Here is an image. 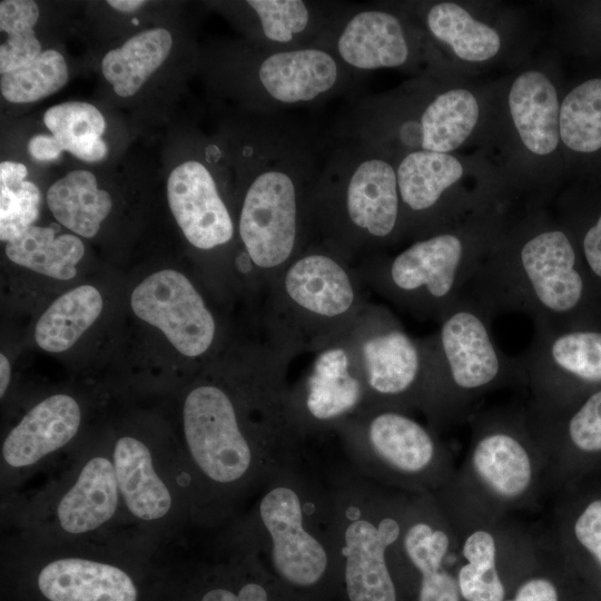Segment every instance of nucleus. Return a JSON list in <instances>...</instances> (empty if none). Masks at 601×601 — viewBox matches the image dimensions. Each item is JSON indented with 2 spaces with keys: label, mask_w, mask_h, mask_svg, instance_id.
Masks as SVG:
<instances>
[{
  "label": "nucleus",
  "mask_w": 601,
  "mask_h": 601,
  "mask_svg": "<svg viewBox=\"0 0 601 601\" xmlns=\"http://www.w3.org/2000/svg\"><path fill=\"white\" fill-rule=\"evenodd\" d=\"M520 359L530 392L528 405L538 411L564 408L601 387V324L534 327Z\"/></svg>",
  "instance_id": "21"
},
{
  "label": "nucleus",
  "mask_w": 601,
  "mask_h": 601,
  "mask_svg": "<svg viewBox=\"0 0 601 601\" xmlns=\"http://www.w3.org/2000/svg\"><path fill=\"white\" fill-rule=\"evenodd\" d=\"M81 422V407L68 394H53L33 405L2 441V487L31 474L71 443Z\"/></svg>",
  "instance_id": "26"
},
{
  "label": "nucleus",
  "mask_w": 601,
  "mask_h": 601,
  "mask_svg": "<svg viewBox=\"0 0 601 601\" xmlns=\"http://www.w3.org/2000/svg\"><path fill=\"white\" fill-rule=\"evenodd\" d=\"M8 258L38 274L68 280L76 276L77 264L85 254L80 238L71 234L56 236L51 227L31 226L6 244Z\"/></svg>",
  "instance_id": "35"
},
{
  "label": "nucleus",
  "mask_w": 601,
  "mask_h": 601,
  "mask_svg": "<svg viewBox=\"0 0 601 601\" xmlns=\"http://www.w3.org/2000/svg\"><path fill=\"white\" fill-rule=\"evenodd\" d=\"M102 309V297L90 285L78 286L58 297L36 324L39 347L50 353L69 349L95 323Z\"/></svg>",
  "instance_id": "36"
},
{
  "label": "nucleus",
  "mask_w": 601,
  "mask_h": 601,
  "mask_svg": "<svg viewBox=\"0 0 601 601\" xmlns=\"http://www.w3.org/2000/svg\"><path fill=\"white\" fill-rule=\"evenodd\" d=\"M526 411L549 454L551 497L601 474V387L561 410Z\"/></svg>",
  "instance_id": "24"
},
{
  "label": "nucleus",
  "mask_w": 601,
  "mask_h": 601,
  "mask_svg": "<svg viewBox=\"0 0 601 601\" xmlns=\"http://www.w3.org/2000/svg\"><path fill=\"white\" fill-rule=\"evenodd\" d=\"M292 359L266 339L237 383L205 382L186 394L181 455L196 523L233 521L274 471L304 450L290 411Z\"/></svg>",
  "instance_id": "1"
},
{
  "label": "nucleus",
  "mask_w": 601,
  "mask_h": 601,
  "mask_svg": "<svg viewBox=\"0 0 601 601\" xmlns=\"http://www.w3.org/2000/svg\"><path fill=\"white\" fill-rule=\"evenodd\" d=\"M325 477L348 601H398L391 551L403 533L412 494L367 480L346 462L332 466Z\"/></svg>",
  "instance_id": "12"
},
{
  "label": "nucleus",
  "mask_w": 601,
  "mask_h": 601,
  "mask_svg": "<svg viewBox=\"0 0 601 601\" xmlns=\"http://www.w3.org/2000/svg\"><path fill=\"white\" fill-rule=\"evenodd\" d=\"M130 305L137 317L159 328L187 357L207 353L217 335V323L200 293L181 273L156 272L132 292Z\"/></svg>",
  "instance_id": "25"
},
{
  "label": "nucleus",
  "mask_w": 601,
  "mask_h": 601,
  "mask_svg": "<svg viewBox=\"0 0 601 601\" xmlns=\"http://www.w3.org/2000/svg\"><path fill=\"white\" fill-rule=\"evenodd\" d=\"M242 148V272L267 287L311 244L309 204L327 146L286 112L258 114Z\"/></svg>",
  "instance_id": "2"
},
{
  "label": "nucleus",
  "mask_w": 601,
  "mask_h": 601,
  "mask_svg": "<svg viewBox=\"0 0 601 601\" xmlns=\"http://www.w3.org/2000/svg\"><path fill=\"white\" fill-rule=\"evenodd\" d=\"M464 294L492 321L523 314L539 328L601 324L573 236L551 207L515 211Z\"/></svg>",
  "instance_id": "3"
},
{
  "label": "nucleus",
  "mask_w": 601,
  "mask_h": 601,
  "mask_svg": "<svg viewBox=\"0 0 601 601\" xmlns=\"http://www.w3.org/2000/svg\"><path fill=\"white\" fill-rule=\"evenodd\" d=\"M111 459L126 521L145 533H162L193 520L191 481L180 454L165 460L138 436H119Z\"/></svg>",
  "instance_id": "20"
},
{
  "label": "nucleus",
  "mask_w": 601,
  "mask_h": 601,
  "mask_svg": "<svg viewBox=\"0 0 601 601\" xmlns=\"http://www.w3.org/2000/svg\"><path fill=\"white\" fill-rule=\"evenodd\" d=\"M317 48L358 73L395 69L412 77L466 78L447 63L395 1L346 3Z\"/></svg>",
  "instance_id": "18"
},
{
  "label": "nucleus",
  "mask_w": 601,
  "mask_h": 601,
  "mask_svg": "<svg viewBox=\"0 0 601 601\" xmlns=\"http://www.w3.org/2000/svg\"><path fill=\"white\" fill-rule=\"evenodd\" d=\"M345 462L377 484L410 494H435L452 477L456 464L440 433L413 413L363 407L333 432Z\"/></svg>",
  "instance_id": "14"
},
{
  "label": "nucleus",
  "mask_w": 601,
  "mask_h": 601,
  "mask_svg": "<svg viewBox=\"0 0 601 601\" xmlns=\"http://www.w3.org/2000/svg\"><path fill=\"white\" fill-rule=\"evenodd\" d=\"M173 38L168 30L154 28L129 38L101 61L104 77L120 97L135 95L168 57Z\"/></svg>",
  "instance_id": "34"
},
{
  "label": "nucleus",
  "mask_w": 601,
  "mask_h": 601,
  "mask_svg": "<svg viewBox=\"0 0 601 601\" xmlns=\"http://www.w3.org/2000/svg\"><path fill=\"white\" fill-rule=\"evenodd\" d=\"M28 151L35 159L47 161L57 159L62 149L53 136L36 135L29 140Z\"/></svg>",
  "instance_id": "43"
},
{
  "label": "nucleus",
  "mask_w": 601,
  "mask_h": 601,
  "mask_svg": "<svg viewBox=\"0 0 601 601\" xmlns=\"http://www.w3.org/2000/svg\"><path fill=\"white\" fill-rule=\"evenodd\" d=\"M493 80L411 77L356 101L333 139L357 141L393 160L412 151H475L483 135Z\"/></svg>",
  "instance_id": "5"
},
{
  "label": "nucleus",
  "mask_w": 601,
  "mask_h": 601,
  "mask_svg": "<svg viewBox=\"0 0 601 601\" xmlns=\"http://www.w3.org/2000/svg\"><path fill=\"white\" fill-rule=\"evenodd\" d=\"M516 210L505 204L479 209L455 226L411 242L401 252L355 265L362 283L420 319L440 318L460 299Z\"/></svg>",
  "instance_id": "8"
},
{
  "label": "nucleus",
  "mask_w": 601,
  "mask_h": 601,
  "mask_svg": "<svg viewBox=\"0 0 601 601\" xmlns=\"http://www.w3.org/2000/svg\"><path fill=\"white\" fill-rule=\"evenodd\" d=\"M309 204L311 239L354 265L402 243L394 160L357 141L333 139Z\"/></svg>",
  "instance_id": "7"
},
{
  "label": "nucleus",
  "mask_w": 601,
  "mask_h": 601,
  "mask_svg": "<svg viewBox=\"0 0 601 601\" xmlns=\"http://www.w3.org/2000/svg\"><path fill=\"white\" fill-rule=\"evenodd\" d=\"M107 3L121 12H132L146 4L142 0H109Z\"/></svg>",
  "instance_id": "45"
},
{
  "label": "nucleus",
  "mask_w": 601,
  "mask_h": 601,
  "mask_svg": "<svg viewBox=\"0 0 601 601\" xmlns=\"http://www.w3.org/2000/svg\"><path fill=\"white\" fill-rule=\"evenodd\" d=\"M21 513L22 540L42 543H119L109 533L125 518L111 449L75 461Z\"/></svg>",
  "instance_id": "17"
},
{
  "label": "nucleus",
  "mask_w": 601,
  "mask_h": 601,
  "mask_svg": "<svg viewBox=\"0 0 601 601\" xmlns=\"http://www.w3.org/2000/svg\"><path fill=\"white\" fill-rule=\"evenodd\" d=\"M23 164H0V239L11 242L19 237L39 216L41 193L37 185L26 180Z\"/></svg>",
  "instance_id": "40"
},
{
  "label": "nucleus",
  "mask_w": 601,
  "mask_h": 601,
  "mask_svg": "<svg viewBox=\"0 0 601 601\" xmlns=\"http://www.w3.org/2000/svg\"><path fill=\"white\" fill-rule=\"evenodd\" d=\"M240 519L280 582L309 590L339 573L329 485L304 450L274 471Z\"/></svg>",
  "instance_id": "9"
},
{
  "label": "nucleus",
  "mask_w": 601,
  "mask_h": 601,
  "mask_svg": "<svg viewBox=\"0 0 601 601\" xmlns=\"http://www.w3.org/2000/svg\"><path fill=\"white\" fill-rule=\"evenodd\" d=\"M465 456L434 495L451 524L499 522L551 497L550 459L526 406L475 413Z\"/></svg>",
  "instance_id": "6"
},
{
  "label": "nucleus",
  "mask_w": 601,
  "mask_h": 601,
  "mask_svg": "<svg viewBox=\"0 0 601 601\" xmlns=\"http://www.w3.org/2000/svg\"><path fill=\"white\" fill-rule=\"evenodd\" d=\"M67 81L68 68L63 56L48 49L28 65L2 73L0 89L8 101L26 104L55 93Z\"/></svg>",
  "instance_id": "41"
},
{
  "label": "nucleus",
  "mask_w": 601,
  "mask_h": 601,
  "mask_svg": "<svg viewBox=\"0 0 601 601\" xmlns=\"http://www.w3.org/2000/svg\"><path fill=\"white\" fill-rule=\"evenodd\" d=\"M11 380V366L4 354H0V396L4 397Z\"/></svg>",
  "instance_id": "44"
},
{
  "label": "nucleus",
  "mask_w": 601,
  "mask_h": 601,
  "mask_svg": "<svg viewBox=\"0 0 601 601\" xmlns=\"http://www.w3.org/2000/svg\"><path fill=\"white\" fill-rule=\"evenodd\" d=\"M554 13L552 48L584 65L601 61V0L545 1Z\"/></svg>",
  "instance_id": "37"
},
{
  "label": "nucleus",
  "mask_w": 601,
  "mask_h": 601,
  "mask_svg": "<svg viewBox=\"0 0 601 601\" xmlns=\"http://www.w3.org/2000/svg\"><path fill=\"white\" fill-rule=\"evenodd\" d=\"M519 523L511 518L499 522L452 524L459 543L456 577L464 601L505 599L503 572L511 560Z\"/></svg>",
  "instance_id": "30"
},
{
  "label": "nucleus",
  "mask_w": 601,
  "mask_h": 601,
  "mask_svg": "<svg viewBox=\"0 0 601 601\" xmlns=\"http://www.w3.org/2000/svg\"><path fill=\"white\" fill-rule=\"evenodd\" d=\"M345 6L312 0L243 2L253 46L274 51L317 47Z\"/></svg>",
  "instance_id": "31"
},
{
  "label": "nucleus",
  "mask_w": 601,
  "mask_h": 601,
  "mask_svg": "<svg viewBox=\"0 0 601 601\" xmlns=\"http://www.w3.org/2000/svg\"><path fill=\"white\" fill-rule=\"evenodd\" d=\"M456 533L434 494H412L400 540L391 551L394 575L417 581L416 601H462Z\"/></svg>",
  "instance_id": "22"
},
{
  "label": "nucleus",
  "mask_w": 601,
  "mask_h": 601,
  "mask_svg": "<svg viewBox=\"0 0 601 601\" xmlns=\"http://www.w3.org/2000/svg\"><path fill=\"white\" fill-rule=\"evenodd\" d=\"M396 4L461 76L519 67L541 31L521 6L496 0H403Z\"/></svg>",
  "instance_id": "13"
},
{
  "label": "nucleus",
  "mask_w": 601,
  "mask_h": 601,
  "mask_svg": "<svg viewBox=\"0 0 601 601\" xmlns=\"http://www.w3.org/2000/svg\"><path fill=\"white\" fill-rule=\"evenodd\" d=\"M531 574L523 577L512 598L503 601H563V583L571 569L546 526H534L530 550Z\"/></svg>",
  "instance_id": "39"
},
{
  "label": "nucleus",
  "mask_w": 601,
  "mask_h": 601,
  "mask_svg": "<svg viewBox=\"0 0 601 601\" xmlns=\"http://www.w3.org/2000/svg\"><path fill=\"white\" fill-rule=\"evenodd\" d=\"M425 337L428 371L421 413L437 431L471 418L474 405L500 388L523 385L520 357L506 355L494 342L492 319L463 294Z\"/></svg>",
  "instance_id": "10"
},
{
  "label": "nucleus",
  "mask_w": 601,
  "mask_h": 601,
  "mask_svg": "<svg viewBox=\"0 0 601 601\" xmlns=\"http://www.w3.org/2000/svg\"><path fill=\"white\" fill-rule=\"evenodd\" d=\"M38 18L39 8L35 1H1L0 29L8 36L0 47L1 75L28 65L42 52L33 30Z\"/></svg>",
  "instance_id": "42"
},
{
  "label": "nucleus",
  "mask_w": 601,
  "mask_h": 601,
  "mask_svg": "<svg viewBox=\"0 0 601 601\" xmlns=\"http://www.w3.org/2000/svg\"><path fill=\"white\" fill-rule=\"evenodd\" d=\"M167 199L179 228L195 248L208 252L233 240L234 219L213 171L204 162L190 159L175 167L167 180Z\"/></svg>",
  "instance_id": "29"
},
{
  "label": "nucleus",
  "mask_w": 601,
  "mask_h": 601,
  "mask_svg": "<svg viewBox=\"0 0 601 601\" xmlns=\"http://www.w3.org/2000/svg\"><path fill=\"white\" fill-rule=\"evenodd\" d=\"M584 66L566 80L560 107L565 186H601V61Z\"/></svg>",
  "instance_id": "27"
},
{
  "label": "nucleus",
  "mask_w": 601,
  "mask_h": 601,
  "mask_svg": "<svg viewBox=\"0 0 601 601\" xmlns=\"http://www.w3.org/2000/svg\"><path fill=\"white\" fill-rule=\"evenodd\" d=\"M552 497L546 528L564 558L601 601V474Z\"/></svg>",
  "instance_id": "28"
},
{
  "label": "nucleus",
  "mask_w": 601,
  "mask_h": 601,
  "mask_svg": "<svg viewBox=\"0 0 601 601\" xmlns=\"http://www.w3.org/2000/svg\"><path fill=\"white\" fill-rule=\"evenodd\" d=\"M566 80L552 47L493 80L475 151L494 167L505 203L516 210L550 208L566 184L560 138Z\"/></svg>",
  "instance_id": "4"
},
{
  "label": "nucleus",
  "mask_w": 601,
  "mask_h": 601,
  "mask_svg": "<svg viewBox=\"0 0 601 601\" xmlns=\"http://www.w3.org/2000/svg\"><path fill=\"white\" fill-rule=\"evenodd\" d=\"M43 122L62 151L88 162L106 156L107 145L101 139L106 122L95 106L81 101L62 102L47 109Z\"/></svg>",
  "instance_id": "38"
},
{
  "label": "nucleus",
  "mask_w": 601,
  "mask_h": 601,
  "mask_svg": "<svg viewBox=\"0 0 601 601\" xmlns=\"http://www.w3.org/2000/svg\"><path fill=\"white\" fill-rule=\"evenodd\" d=\"M137 551L125 543L21 540L14 568L35 601H147Z\"/></svg>",
  "instance_id": "16"
},
{
  "label": "nucleus",
  "mask_w": 601,
  "mask_h": 601,
  "mask_svg": "<svg viewBox=\"0 0 601 601\" xmlns=\"http://www.w3.org/2000/svg\"><path fill=\"white\" fill-rule=\"evenodd\" d=\"M303 377L290 385V411L304 442L326 435L364 407L365 390L343 334L314 353Z\"/></svg>",
  "instance_id": "23"
},
{
  "label": "nucleus",
  "mask_w": 601,
  "mask_h": 601,
  "mask_svg": "<svg viewBox=\"0 0 601 601\" xmlns=\"http://www.w3.org/2000/svg\"><path fill=\"white\" fill-rule=\"evenodd\" d=\"M394 164L402 243L444 231L487 206L508 205L494 167L479 151H412Z\"/></svg>",
  "instance_id": "15"
},
{
  "label": "nucleus",
  "mask_w": 601,
  "mask_h": 601,
  "mask_svg": "<svg viewBox=\"0 0 601 601\" xmlns=\"http://www.w3.org/2000/svg\"><path fill=\"white\" fill-rule=\"evenodd\" d=\"M343 337L364 385V407L421 412L428 371L425 337L410 335L388 308L370 302Z\"/></svg>",
  "instance_id": "19"
},
{
  "label": "nucleus",
  "mask_w": 601,
  "mask_h": 601,
  "mask_svg": "<svg viewBox=\"0 0 601 601\" xmlns=\"http://www.w3.org/2000/svg\"><path fill=\"white\" fill-rule=\"evenodd\" d=\"M355 265L313 242L267 286L266 338L292 358L337 339L367 305Z\"/></svg>",
  "instance_id": "11"
},
{
  "label": "nucleus",
  "mask_w": 601,
  "mask_h": 601,
  "mask_svg": "<svg viewBox=\"0 0 601 601\" xmlns=\"http://www.w3.org/2000/svg\"><path fill=\"white\" fill-rule=\"evenodd\" d=\"M551 208L571 231L592 289L601 302V186L569 184Z\"/></svg>",
  "instance_id": "32"
},
{
  "label": "nucleus",
  "mask_w": 601,
  "mask_h": 601,
  "mask_svg": "<svg viewBox=\"0 0 601 601\" xmlns=\"http://www.w3.org/2000/svg\"><path fill=\"white\" fill-rule=\"evenodd\" d=\"M47 203L55 218L82 237H93L112 208L110 195L98 188L95 175L75 170L53 183Z\"/></svg>",
  "instance_id": "33"
}]
</instances>
